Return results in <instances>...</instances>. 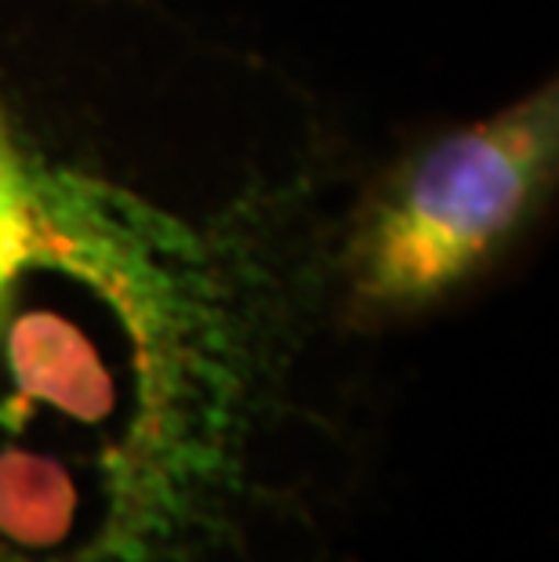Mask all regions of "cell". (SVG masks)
I'll list each match as a JSON object with an SVG mask.
<instances>
[{"label": "cell", "mask_w": 559, "mask_h": 562, "mask_svg": "<svg viewBox=\"0 0 559 562\" xmlns=\"http://www.w3.org/2000/svg\"><path fill=\"white\" fill-rule=\"evenodd\" d=\"M556 160L552 83L422 146L356 214L338 258L342 323L374 330L458 297L541 211Z\"/></svg>", "instance_id": "obj_2"}, {"label": "cell", "mask_w": 559, "mask_h": 562, "mask_svg": "<svg viewBox=\"0 0 559 562\" xmlns=\"http://www.w3.org/2000/svg\"><path fill=\"white\" fill-rule=\"evenodd\" d=\"M305 316L251 250L47 164L0 110V562H338Z\"/></svg>", "instance_id": "obj_1"}]
</instances>
